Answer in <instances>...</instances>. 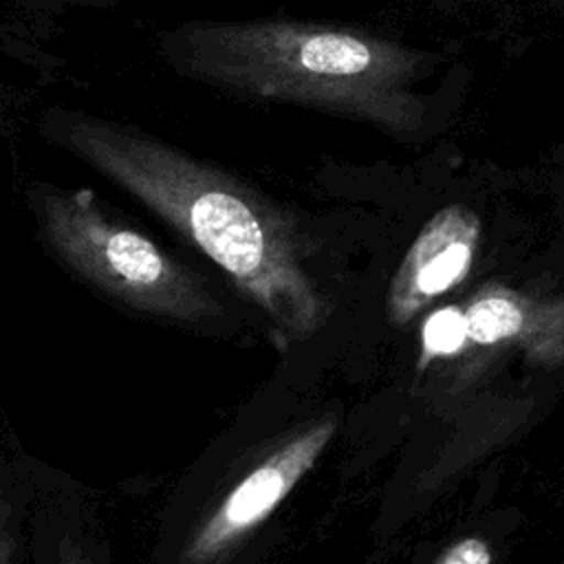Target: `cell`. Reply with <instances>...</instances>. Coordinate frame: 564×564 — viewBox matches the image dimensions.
<instances>
[{"label":"cell","mask_w":564,"mask_h":564,"mask_svg":"<svg viewBox=\"0 0 564 564\" xmlns=\"http://www.w3.org/2000/svg\"><path fill=\"white\" fill-rule=\"evenodd\" d=\"M42 123L51 141L207 256L267 315L280 350L319 326L324 300L302 264L297 225L275 200L223 167L121 121L55 108Z\"/></svg>","instance_id":"1"},{"label":"cell","mask_w":564,"mask_h":564,"mask_svg":"<svg viewBox=\"0 0 564 564\" xmlns=\"http://www.w3.org/2000/svg\"><path fill=\"white\" fill-rule=\"evenodd\" d=\"M31 198L46 245L104 293L176 322L198 324L220 313L218 300L196 271L108 214L90 189L40 185Z\"/></svg>","instance_id":"2"},{"label":"cell","mask_w":564,"mask_h":564,"mask_svg":"<svg viewBox=\"0 0 564 564\" xmlns=\"http://www.w3.org/2000/svg\"><path fill=\"white\" fill-rule=\"evenodd\" d=\"M335 434V419L311 421L271 443L189 529L181 564H223L311 471Z\"/></svg>","instance_id":"3"},{"label":"cell","mask_w":564,"mask_h":564,"mask_svg":"<svg viewBox=\"0 0 564 564\" xmlns=\"http://www.w3.org/2000/svg\"><path fill=\"white\" fill-rule=\"evenodd\" d=\"M478 240V218L465 207L436 214L408 249L388 291V317L405 324L434 297L463 282Z\"/></svg>","instance_id":"4"},{"label":"cell","mask_w":564,"mask_h":564,"mask_svg":"<svg viewBox=\"0 0 564 564\" xmlns=\"http://www.w3.org/2000/svg\"><path fill=\"white\" fill-rule=\"evenodd\" d=\"M467 335L478 344H496L500 339L513 337L522 330L524 317L516 302L507 295L494 293L474 302L467 313Z\"/></svg>","instance_id":"5"},{"label":"cell","mask_w":564,"mask_h":564,"mask_svg":"<svg viewBox=\"0 0 564 564\" xmlns=\"http://www.w3.org/2000/svg\"><path fill=\"white\" fill-rule=\"evenodd\" d=\"M467 319L465 313L456 308H441L432 313L423 326V359L425 364L434 355L456 352L467 339Z\"/></svg>","instance_id":"6"},{"label":"cell","mask_w":564,"mask_h":564,"mask_svg":"<svg viewBox=\"0 0 564 564\" xmlns=\"http://www.w3.org/2000/svg\"><path fill=\"white\" fill-rule=\"evenodd\" d=\"M434 564H491V551L482 540L465 538L447 549Z\"/></svg>","instance_id":"7"},{"label":"cell","mask_w":564,"mask_h":564,"mask_svg":"<svg viewBox=\"0 0 564 564\" xmlns=\"http://www.w3.org/2000/svg\"><path fill=\"white\" fill-rule=\"evenodd\" d=\"M0 564H15V533L11 522V507L0 494Z\"/></svg>","instance_id":"8"},{"label":"cell","mask_w":564,"mask_h":564,"mask_svg":"<svg viewBox=\"0 0 564 564\" xmlns=\"http://www.w3.org/2000/svg\"><path fill=\"white\" fill-rule=\"evenodd\" d=\"M57 564H90V560L82 551V546H77L73 542H64V546L59 549V562Z\"/></svg>","instance_id":"9"}]
</instances>
